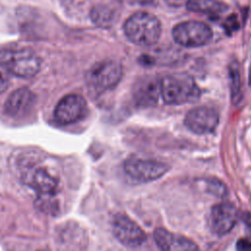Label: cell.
I'll use <instances>...</instances> for the list:
<instances>
[{"label":"cell","mask_w":251,"mask_h":251,"mask_svg":"<svg viewBox=\"0 0 251 251\" xmlns=\"http://www.w3.org/2000/svg\"><path fill=\"white\" fill-rule=\"evenodd\" d=\"M200 89L187 74H171L161 77V98L169 105H181L197 101Z\"/></svg>","instance_id":"1"},{"label":"cell","mask_w":251,"mask_h":251,"mask_svg":"<svg viewBox=\"0 0 251 251\" xmlns=\"http://www.w3.org/2000/svg\"><path fill=\"white\" fill-rule=\"evenodd\" d=\"M124 31L132 43L139 46H152L158 42L162 28L155 15L140 11L127 18L124 24Z\"/></svg>","instance_id":"2"},{"label":"cell","mask_w":251,"mask_h":251,"mask_svg":"<svg viewBox=\"0 0 251 251\" xmlns=\"http://www.w3.org/2000/svg\"><path fill=\"white\" fill-rule=\"evenodd\" d=\"M0 63L10 74L24 78L34 76L40 69L38 56L28 48H15L1 51Z\"/></svg>","instance_id":"3"},{"label":"cell","mask_w":251,"mask_h":251,"mask_svg":"<svg viewBox=\"0 0 251 251\" xmlns=\"http://www.w3.org/2000/svg\"><path fill=\"white\" fill-rule=\"evenodd\" d=\"M172 34L177 44L188 48L204 46L213 36L211 27L198 21H186L176 25Z\"/></svg>","instance_id":"4"},{"label":"cell","mask_w":251,"mask_h":251,"mask_svg":"<svg viewBox=\"0 0 251 251\" xmlns=\"http://www.w3.org/2000/svg\"><path fill=\"white\" fill-rule=\"evenodd\" d=\"M123 75L122 65L114 60H104L95 64L87 74V81L96 92L113 89Z\"/></svg>","instance_id":"5"},{"label":"cell","mask_w":251,"mask_h":251,"mask_svg":"<svg viewBox=\"0 0 251 251\" xmlns=\"http://www.w3.org/2000/svg\"><path fill=\"white\" fill-rule=\"evenodd\" d=\"M124 170L131 178L146 182L160 178L170 170V167L155 160L131 157L126 160Z\"/></svg>","instance_id":"6"},{"label":"cell","mask_w":251,"mask_h":251,"mask_svg":"<svg viewBox=\"0 0 251 251\" xmlns=\"http://www.w3.org/2000/svg\"><path fill=\"white\" fill-rule=\"evenodd\" d=\"M87 104L83 96L76 93L65 95L56 105L54 117L62 125H69L82 119L86 113Z\"/></svg>","instance_id":"7"},{"label":"cell","mask_w":251,"mask_h":251,"mask_svg":"<svg viewBox=\"0 0 251 251\" xmlns=\"http://www.w3.org/2000/svg\"><path fill=\"white\" fill-rule=\"evenodd\" d=\"M219 124L218 112L207 106L196 107L188 111L184 118L185 126L196 134L213 132Z\"/></svg>","instance_id":"8"},{"label":"cell","mask_w":251,"mask_h":251,"mask_svg":"<svg viewBox=\"0 0 251 251\" xmlns=\"http://www.w3.org/2000/svg\"><path fill=\"white\" fill-rule=\"evenodd\" d=\"M112 226L115 237L126 246L137 247L146 239V234L142 228L125 215H116Z\"/></svg>","instance_id":"9"},{"label":"cell","mask_w":251,"mask_h":251,"mask_svg":"<svg viewBox=\"0 0 251 251\" xmlns=\"http://www.w3.org/2000/svg\"><path fill=\"white\" fill-rule=\"evenodd\" d=\"M132 93L138 106H154L161 97V78L154 75L139 78L133 86Z\"/></svg>","instance_id":"10"},{"label":"cell","mask_w":251,"mask_h":251,"mask_svg":"<svg viewBox=\"0 0 251 251\" xmlns=\"http://www.w3.org/2000/svg\"><path fill=\"white\" fill-rule=\"evenodd\" d=\"M238 218L236 208L228 203L215 205L211 211V226L218 235L229 232L235 226Z\"/></svg>","instance_id":"11"},{"label":"cell","mask_w":251,"mask_h":251,"mask_svg":"<svg viewBox=\"0 0 251 251\" xmlns=\"http://www.w3.org/2000/svg\"><path fill=\"white\" fill-rule=\"evenodd\" d=\"M154 240L161 251H200L189 238L159 227L154 231Z\"/></svg>","instance_id":"12"},{"label":"cell","mask_w":251,"mask_h":251,"mask_svg":"<svg viewBox=\"0 0 251 251\" xmlns=\"http://www.w3.org/2000/svg\"><path fill=\"white\" fill-rule=\"evenodd\" d=\"M35 96L27 87H20L13 91L5 102L4 110L13 118H21L27 114L34 105Z\"/></svg>","instance_id":"13"},{"label":"cell","mask_w":251,"mask_h":251,"mask_svg":"<svg viewBox=\"0 0 251 251\" xmlns=\"http://www.w3.org/2000/svg\"><path fill=\"white\" fill-rule=\"evenodd\" d=\"M27 183L38 192V195L56 194L58 180L42 168L33 170L27 176Z\"/></svg>","instance_id":"14"},{"label":"cell","mask_w":251,"mask_h":251,"mask_svg":"<svg viewBox=\"0 0 251 251\" xmlns=\"http://www.w3.org/2000/svg\"><path fill=\"white\" fill-rule=\"evenodd\" d=\"M186 9L193 13L219 17L227 9V6L220 0H188Z\"/></svg>","instance_id":"15"},{"label":"cell","mask_w":251,"mask_h":251,"mask_svg":"<svg viewBox=\"0 0 251 251\" xmlns=\"http://www.w3.org/2000/svg\"><path fill=\"white\" fill-rule=\"evenodd\" d=\"M90 18L97 26L108 28L113 24L114 12L105 5H97L91 9Z\"/></svg>","instance_id":"16"},{"label":"cell","mask_w":251,"mask_h":251,"mask_svg":"<svg viewBox=\"0 0 251 251\" xmlns=\"http://www.w3.org/2000/svg\"><path fill=\"white\" fill-rule=\"evenodd\" d=\"M228 76L230 85V97L233 104H237L241 99V80L239 65L236 61L230 63L228 67Z\"/></svg>","instance_id":"17"},{"label":"cell","mask_w":251,"mask_h":251,"mask_svg":"<svg viewBox=\"0 0 251 251\" xmlns=\"http://www.w3.org/2000/svg\"><path fill=\"white\" fill-rule=\"evenodd\" d=\"M35 206L38 210L47 213V214H55L59 210L58 201L55 198V194L52 195H38Z\"/></svg>","instance_id":"18"},{"label":"cell","mask_w":251,"mask_h":251,"mask_svg":"<svg viewBox=\"0 0 251 251\" xmlns=\"http://www.w3.org/2000/svg\"><path fill=\"white\" fill-rule=\"evenodd\" d=\"M205 183H206L207 191L215 196L224 197L227 193V188L226 184L217 178L207 179L205 180Z\"/></svg>","instance_id":"19"},{"label":"cell","mask_w":251,"mask_h":251,"mask_svg":"<svg viewBox=\"0 0 251 251\" xmlns=\"http://www.w3.org/2000/svg\"><path fill=\"white\" fill-rule=\"evenodd\" d=\"M9 74L8 70L0 63V93H3L9 86Z\"/></svg>","instance_id":"20"},{"label":"cell","mask_w":251,"mask_h":251,"mask_svg":"<svg viewBox=\"0 0 251 251\" xmlns=\"http://www.w3.org/2000/svg\"><path fill=\"white\" fill-rule=\"evenodd\" d=\"M225 25H226V31H227L228 33L232 32V31L235 30V29H237L238 24H237V19H236V17H235L234 15L229 16V17L226 19Z\"/></svg>","instance_id":"21"},{"label":"cell","mask_w":251,"mask_h":251,"mask_svg":"<svg viewBox=\"0 0 251 251\" xmlns=\"http://www.w3.org/2000/svg\"><path fill=\"white\" fill-rule=\"evenodd\" d=\"M237 251H251V241L247 238H240L236 242Z\"/></svg>","instance_id":"22"},{"label":"cell","mask_w":251,"mask_h":251,"mask_svg":"<svg viewBox=\"0 0 251 251\" xmlns=\"http://www.w3.org/2000/svg\"><path fill=\"white\" fill-rule=\"evenodd\" d=\"M188 0H165V2L170 5V6H174V7H179L182 5H186Z\"/></svg>","instance_id":"23"},{"label":"cell","mask_w":251,"mask_h":251,"mask_svg":"<svg viewBox=\"0 0 251 251\" xmlns=\"http://www.w3.org/2000/svg\"><path fill=\"white\" fill-rule=\"evenodd\" d=\"M243 221L247 225V226L251 229V213H247L243 216Z\"/></svg>","instance_id":"24"},{"label":"cell","mask_w":251,"mask_h":251,"mask_svg":"<svg viewBox=\"0 0 251 251\" xmlns=\"http://www.w3.org/2000/svg\"><path fill=\"white\" fill-rule=\"evenodd\" d=\"M38 251H45V250H38Z\"/></svg>","instance_id":"25"}]
</instances>
